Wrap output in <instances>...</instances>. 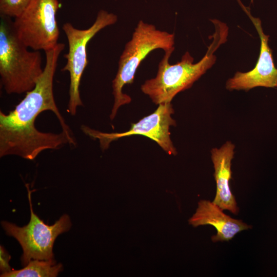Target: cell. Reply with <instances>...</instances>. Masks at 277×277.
I'll return each mask as SVG.
<instances>
[{
	"mask_svg": "<svg viewBox=\"0 0 277 277\" xmlns=\"http://www.w3.org/2000/svg\"><path fill=\"white\" fill-rule=\"evenodd\" d=\"M65 45L45 51L43 72L31 90L8 113L0 111V157L17 155L33 160L46 150L75 141L55 103L53 78Z\"/></svg>",
	"mask_w": 277,
	"mask_h": 277,
	"instance_id": "1",
	"label": "cell"
},
{
	"mask_svg": "<svg viewBox=\"0 0 277 277\" xmlns=\"http://www.w3.org/2000/svg\"><path fill=\"white\" fill-rule=\"evenodd\" d=\"M214 22L216 31L213 41L208 48L204 57L197 63L188 52L182 56L180 62L174 65L169 63L174 50L165 52L159 64L157 74L154 78L146 80L141 86V90L156 105L171 103L179 92L190 88L216 61L214 52L226 41L227 30L225 25Z\"/></svg>",
	"mask_w": 277,
	"mask_h": 277,
	"instance_id": "2",
	"label": "cell"
},
{
	"mask_svg": "<svg viewBox=\"0 0 277 277\" xmlns=\"http://www.w3.org/2000/svg\"><path fill=\"white\" fill-rule=\"evenodd\" d=\"M0 76L8 94L31 90L42 75V56L39 51H30L17 37L10 17L1 15Z\"/></svg>",
	"mask_w": 277,
	"mask_h": 277,
	"instance_id": "3",
	"label": "cell"
},
{
	"mask_svg": "<svg viewBox=\"0 0 277 277\" xmlns=\"http://www.w3.org/2000/svg\"><path fill=\"white\" fill-rule=\"evenodd\" d=\"M174 35L157 30L152 24L140 21L126 43L120 56L118 70L112 81L114 103L110 115L113 120L118 108L131 101L130 96L123 93V87L134 82L136 71L141 62L153 50L163 49L165 52L174 50Z\"/></svg>",
	"mask_w": 277,
	"mask_h": 277,
	"instance_id": "4",
	"label": "cell"
},
{
	"mask_svg": "<svg viewBox=\"0 0 277 277\" xmlns=\"http://www.w3.org/2000/svg\"><path fill=\"white\" fill-rule=\"evenodd\" d=\"M117 16L107 11H98L93 25L86 29H78L71 23H66L63 26L68 43V52L64 56L67 60L63 72L70 74L69 100L67 111L72 115L76 113L78 107L83 106L80 93V85L82 74L88 65L87 45L90 39L103 28L114 24Z\"/></svg>",
	"mask_w": 277,
	"mask_h": 277,
	"instance_id": "5",
	"label": "cell"
},
{
	"mask_svg": "<svg viewBox=\"0 0 277 277\" xmlns=\"http://www.w3.org/2000/svg\"><path fill=\"white\" fill-rule=\"evenodd\" d=\"M30 209V220L24 227H18L8 222H2L7 234L15 238L20 244L23 253L21 257L22 265H27L32 260H52L54 242L57 236L69 230L71 223L69 216L62 215L52 225L46 224L35 214L31 203V192L26 184Z\"/></svg>",
	"mask_w": 277,
	"mask_h": 277,
	"instance_id": "6",
	"label": "cell"
},
{
	"mask_svg": "<svg viewBox=\"0 0 277 277\" xmlns=\"http://www.w3.org/2000/svg\"><path fill=\"white\" fill-rule=\"evenodd\" d=\"M58 8V0H31L13 22L18 39L34 50L45 52L54 48L60 36L56 18Z\"/></svg>",
	"mask_w": 277,
	"mask_h": 277,
	"instance_id": "7",
	"label": "cell"
},
{
	"mask_svg": "<svg viewBox=\"0 0 277 277\" xmlns=\"http://www.w3.org/2000/svg\"><path fill=\"white\" fill-rule=\"evenodd\" d=\"M174 110L171 103L161 104L152 113L144 117L136 123H132L127 131L121 133H105L82 126V131L92 138L98 139L103 150L108 148L113 141L134 135L146 136L155 141L169 155H175L177 151L170 138L169 128L176 125L171 115Z\"/></svg>",
	"mask_w": 277,
	"mask_h": 277,
	"instance_id": "8",
	"label": "cell"
},
{
	"mask_svg": "<svg viewBox=\"0 0 277 277\" xmlns=\"http://www.w3.org/2000/svg\"><path fill=\"white\" fill-rule=\"evenodd\" d=\"M244 8L259 34L261 41L260 55L253 69L246 72H236L227 81L226 88L229 90L248 91L256 87H277V68L268 45L269 35L263 32L261 20L253 17L247 8Z\"/></svg>",
	"mask_w": 277,
	"mask_h": 277,
	"instance_id": "9",
	"label": "cell"
},
{
	"mask_svg": "<svg viewBox=\"0 0 277 277\" xmlns=\"http://www.w3.org/2000/svg\"><path fill=\"white\" fill-rule=\"evenodd\" d=\"M234 145L228 141L219 148H213L211 154L216 186V194L213 202L223 210H227L237 214L239 207L230 187L231 161L234 157Z\"/></svg>",
	"mask_w": 277,
	"mask_h": 277,
	"instance_id": "10",
	"label": "cell"
},
{
	"mask_svg": "<svg viewBox=\"0 0 277 277\" xmlns=\"http://www.w3.org/2000/svg\"><path fill=\"white\" fill-rule=\"evenodd\" d=\"M189 223L194 227L206 225L214 227L217 233L211 238L213 242L228 241L238 233L251 228L242 221L226 215L217 205L207 200L199 202L196 212Z\"/></svg>",
	"mask_w": 277,
	"mask_h": 277,
	"instance_id": "11",
	"label": "cell"
},
{
	"mask_svg": "<svg viewBox=\"0 0 277 277\" xmlns=\"http://www.w3.org/2000/svg\"><path fill=\"white\" fill-rule=\"evenodd\" d=\"M63 269L61 264L55 261L33 260L25 267L19 270H12L1 273V277H55Z\"/></svg>",
	"mask_w": 277,
	"mask_h": 277,
	"instance_id": "12",
	"label": "cell"
},
{
	"mask_svg": "<svg viewBox=\"0 0 277 277\" xmlns=\"http://www.w3.org/2000/svg\"><path fill=\"white\" fill-rule=\"evenodd\" d=\"M31 0H0L1 15L16 18L26 9Z\"/></svg>",
	"mask_w": 277,
	"mask_h": 277,
	"instance_id": "13",
	"label": "cell"
},
{
	"mask_svg": "<svg viewBox=\"0 0 277 277\" xmlns=\"http://www.w3.org/2000/svg\"><path fill=\"white\" fill-rule=\"evenodd\" d=\"M1 270L3 272L10 271L11 270L10 266L9 265V261L10 260L11 256L5 251L4 248L1 246Z\"/></svg>",
	"mask_w": 277,
	"mask_h": 277,
	"instance_id": "14",
	"label": "cell"
}]
</instances>
